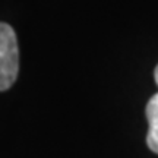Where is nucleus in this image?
<instances>
[{"label":"nucleus","mask_w":158,"mask_h":158,"mask_svg":"<svg viewBox=\"0 0 158 158\" xmlns=\"http://www.w3.org/2000/svg\"><path fill=\"white\" fill-rule=\"evenodd\" d=\"M149 129L147 135V143L152 152L158 154V92L149 98L145 108Z\"/></svg>","instance_id":"nucleus-2"},{"label":"nucleus","mask_w":158,"mask_h":158,"mask_svg":"<svg viewBox=\"0 0 158 158\" xmlns=\"http://www.w3.org/2000/svg\"><path fill=\"white\" fill-rule=\"evenodd\" d=\"M19 72V48L10 25L0 22V91L9 89Z\"/></svg>","instance_id":"nucleus-1"},{"label":"nucleus","mask_w":158,"mask_h":158,"mask_svg":"<svg viewBox=\"0 0 158 158\" xmlns=\"http://www.w3.org/2000/svg\"><path fill=\"white\" fill-rule=\"evenodd\" d=\"M154 79H155V84L158 86V64H157V68H155V70H154Z\"/></svg>","instance_id":"nucleus-3"}]
</instances>
